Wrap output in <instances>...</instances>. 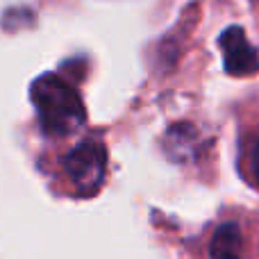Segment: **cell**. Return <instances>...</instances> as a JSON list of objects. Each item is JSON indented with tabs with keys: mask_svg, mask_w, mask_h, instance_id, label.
I'll list each match as a JSON object with an SVG mask.
<instances>
[{
	"mask_svg": "<svg viewBox=\"0 0 259 259\" xmlns=\"http://www.w3.org/2000/svg\"><path fill=\"white\" fill-rule=\"evenodd\" d=\"M39 125L48 137L62 139L77 132L87 121V109L77 89L55 73L36 77L30 87Z\"/></svg>",
	"mask_w": 259,
	"mask_h": 259,
	"instance_id": "cell-1",
	"label": "cell"
},
{
	"mask_svg": "<svg viewBox=\"0 0 259 259\" xmlns=\"http://www.w3.org/2000/svg\"><path fill=\"white\" fill-rule=\"evenodd\" d=\"M64 173L68 175L73 189L80 196H94L100 191L107 173V148L98 139L77 143L66 152L62 161Z\"/></svg>",
	"mask_w": 259,
	"mask_h": 259,
	"instance_id": "cell-2",
	"label": "cell"
},
{
	"mask_svg": "<svg viewBox=\"0 0 259 259\" xmlns=\"http://www.w3.org/2000/svg\"><path fill=\"white\" fill-rule=\"evenodd\" d=\"M219 46L223 50V64L225 71L234 77L252 75L259 71V48L248 41L243 27L232 25L223 30L219 36Z\"/></svg>",
	"mask_w": 259,
	"mask_h": 259,
	"instance_id": "cell-3",
	"label": "cell"
},
{
	"mask_svg": "<svg viewBox=\"0 0 259 259\" xmlns=\"http://www.w3.org/2000/svg\"><path fill=\"white\" fill-rule=\"evenodd\" d=\"M209 259H243V234L232 221L216 228L209 243Z\"/></svg>",
	"mask_w": 259,
	"mask_h": 259,
	"instance_id": "cell-4",
	"label": "cell"
},
{
	"mask_svg": "<svg viewBox=\"0 0 259 259\" xmlns=\"http://www.w3.org/2000/svg\"><path fill=\"white\" fill-rule=\"evenodd\" d=\"M193 141H198V132L191 125H175V127H170L168 134H166L164 146H166V152L173 157V161H182L184 159L182 148L189 146L193 150V148H196Z\"/></svg>",
	"mask_w": 259,
	"mask_h": 259,
	"instance_id": "cell-5",
	"label": "cell"
},
{
	"mask_svg": "<svg viewBox=\"0 0 259 259\" xmlns=\"http://www.w3.org/2000/svg\"><path fill=\"white\" fill-rule=\"evenodd\" d=\"M241 166L243 173H246V180L255 189H259V130H255L250 134V139H246V143H243Z\"/></svg>",
	"mask_w": 259,
	"mask_h": 259,
	"instance_id": "cell-6",
	"label": "cell"
}]
</instances>
